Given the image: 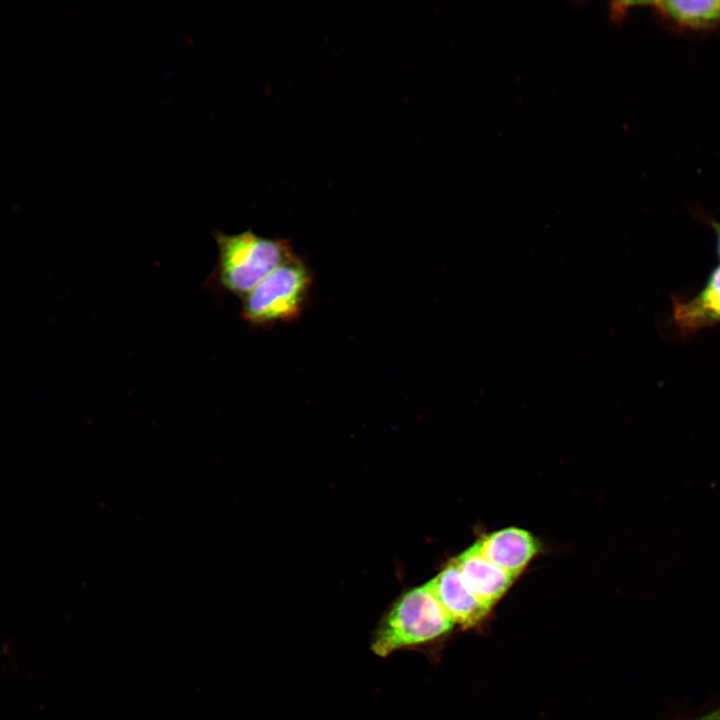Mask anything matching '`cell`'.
<instances>
[{"instance_id": "cell-9", "label": "cell", "mask_w": 720, "mask_h": 720, "mask_svg": "<svg viewBox=\"0 0 720 720\" xmlns=\"http://www.w3.org/2000/svg\"><path fill=\"white\" fill-rule=\"evenodd\" d=\"M710 224L716 235V249L720 259V222L711 220Z\"/></svg>"}, {"instance_id": "cell-10", "label": "cell", "mask_w": 720, "mask_h": 720, "mask_svg": "<svg viewBox=\"0 0 720 720\" xmlns=\"http://www.w3.org/2000/svg\"><path fill=\"white\" fill-rule=\"evenodd\" d=\"M695 720H720V706Z\"/></svg>"}, {"instance_id": "cell-2", "label": "cell", "mask_w": 720, "mask_h": 720, "mask_svg": "<svg viewBox=\"0 0 720 720\" xmlns=\"http://www.w3.org/2000/svg\"><path fill=\"white\" fill-rule=\"evenodd\" d=\"M454 626L429 582L406 592L379 626L372 650L381 657L430 642Z\"/></svg>"}, {"instance_id": "cell-4", "label": "cell", "mask_w": 720, "mask_h": 720, "mask_svg": "<svg viewBox=\"0 0 720 720\" xmlns=\"http://www.w3.org/2000/svg\"><path fill=\"white\" fill-rule=\"evenodd\" d=\"M429 583L454 624L473 626L490 610L468 589L454 561Z\"/></svg>"}, {"instance_id": "cell-1", "label": "cell", "mask_w": 720, "mask_h": 720, "mask_svg": "<svg viewBox=\"0 0 720 720\" xmlns=\"http://www.w3.org/2000/svg\"><path fill=\"white\" fill-rule=\"evenodd\" d=\"M216 277L227 291L244 297L276 268L294 256L288 241L265 238L250 230L216 234Z\"/></svg>"}, {"instance_id": "cell-8", "label": "cell", "mask_w": 720, "mask_h": 720, "mask_svg": "<svg viewBox=\"0 0 720 720\" xmlns=\"http://www.w3.org/2000/svg\"><path fill=\"white\" fill-rule=\"evenodd\" d=\"M650 4L664 22L680 31L707 32L720 26V0H668Z\"/></svg>"}, {"instance_id": "cell-6", "label": "cell", "mask_w": 720, "mask_h": 720, "mask_svg": "<svg viewBox=\"0 0 720 720\" xmlns=\"http://www.w3.org/2000/svg\"><path fill=\"white\" fill-rule=\"evenodd\" d=\"M476 544L484 557L515 577L538 551L535 538L526 530L516 527L493 532Z\"/></svg>"}, {"instance_id": "cell-7", "label": "cell", "mask_w": 720, "mask_h": 720, "mask_svg": "<svg viewBox=\"0 0 720 720\" xmlns=\"http://www.w3.org/2000/svg\"><path fill=\"white\" fill-rule=\"evenodd\" d=\"M673 320L683 332H693L720 322V265L692 298H673Z\"/></svg>"}, {"instance_id": "cell-3", "label": "cell", "mask_w": 720, "mask_h": 720, "mask_svg": "<svg viewBox=\"0 0 720 720\" xmlns=\"http://www.w3.org/2000/svg\"><path fill=\"white\" fill-rule=\"evenodd\" d=\"M311 284L308 267L295 255L243 297L242 317L254 325L295 319Z\"/></svg>"}, {"instance_id": "cell-5", "label": "cell", "mask_w": 720, "mask_h": 720, "mask_svg": "<svg viewBox=\"0 0 720 720\" xmlns=\"http://www.w3.org/2000/svg\"><path fill=\"white\" fill-rule=\"evenodd\" d=\"M454 563L468 589L489 608L516 578L484 557L476 543L459 555Z\"/></svg>"}]
</instances>
